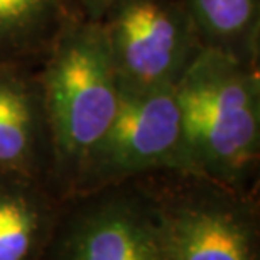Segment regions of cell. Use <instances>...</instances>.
<instances>
[{
  "label": "cell",
  "instance_id": "obj_5",
  "mask_svg": "<svg viewBox=\"0 0 260 260\" xmlns=\"http://www.w3.org/2000/svg\"><path fill=\"white\" fill-rule=\"evenodd\" d=\"M164 171L186 173L174 86H137L118 80L115 117L73 194Z\"/></svg>",
  "mask_w": 260,
  "mask_h": 260
},
{
  "label": "cell",
  "instance_id": "obj_8",
  "mask_svg": "<svg viewBox=\"0 0 260 260\" xmlns=\"http://www.w3.org/2000/svg\"><path fill=\"white\" fill-rule=\"evenodd\" d=\"M61 200L48 184L0 173V260H41Z\"/></svg>",
  "mask_w": 260,
  "mask_h": 260
},
{
  "label": "cell",
  "instance_id": "obj_3",
  "mask_svg": "<svg viewBox=\"0 0 260 260\" xmlns=\"http://www.w3.org/2000/svg\"><path fill=\"white\" fill-rule=\"evenodd\" d=\"M144 179L159 210L168 260H260L257 189H233L181 171Z\"/></svg>",
  "mask_w": 260,
  "mask_h": 260
},
{
  "label": "cell",
  "instance_id": "obj_6",
  "mask_svg": "<svg viewBox=\"0 0 260 260\" xmlns=\"http://www.w3.org/2000/svg\"><path fill=\"white\" fill-rule=\"evenodd\" d=\"M117 78L176 86L203 49L183 0H120L100 20Z\"/></svg>",
  "mask_w": 260,
  "mask_h": 260
},
{
  "label": "cell",
  "instance_id": "obj_1",
  "mask_svg": "<svg viewBox=\"0 0 260 260\" xmlns=\"http://www.w3.org/2000/svg\"><path fill=\"white\" fill-rule=\"evenodd\" d=\"M174 90L183 128L186 173L233 189H257L258 64L203 48Z\"/></svg>",
  "mask_w": 260,
  "mask_h": 260
},
{
  "label": "cell",
  "instance_id": "obj_4",
  "mask_svg": "<svg viewBox=\"0 0 260 260\" xmlns=\"http://www.w3.org/2000/svg\"><path fill=\"white\" fill-rule=\"evenodd\" d=\"M41 260H168L147 181L139 178L63 198Z\"/></svg>",
  "mask_w": 260,
  "mask_h": 260
},
{
  "label": "cell",
  "instance_id": "obj_10",
  "mask_svg": "<svg viewBox=\"0 0 260 260\" xmlns=\"http://www.w3.org/2000/svg\"><path fill=\"white\" fill-rule=\"evenodd\" d=\"M203 48L260 63V0H183Z\"/></svg>",
  "mask_w": 260,
  "mask_h": 260
},
{
  "label": "cell",
  "instance_id": "obj_7",
  "mask_svg": "<svg viewBox=\"0 0 260 260\" xmlns=\"http://www.w3.org/2000/svg\"><path fill=\"white\" fill-rule=\"evenodd\" d=\"M0 173L53 189V147L36 66L0 61Z\"/></svg>",
  "mask_w": 260,
  "mask_h": 260
},
{
  "label": "cell",
  "instance_id": "obj_9",
  "mask_svg": "<svg viewBox=\"0 0 260 260\" xmlns=\"http://www.w3.org/2000/svg\"><path fill=\"white\" fill-rule=\"evenodd\" d=\"M76 14V0H0V61L38 68Z\"/></svg>",
  "mask_w": 260,
  "mask_h": 260
},
{
  "label": "cell",
  "instance_id": "obj_2",
  "mask_svg": "<svg viewBox=\"0 0 260 260\" xmlns=\"http://www.w3.org/2000/svg\"><path fill=\"white\" fill-rule=\"evenodd\" d=\"M53 147L54 193H75L115 117L118 78L105 32L81 12L66 22L38 66Z\"/></svg>",
  "mask_w": 260,
  "mask_h": 260
},
{
  "label": "cell",
  "instance_id": "obj_11",
  "mask_svg": "<svg viewBox=\"0 0 260 260\" xmlns=\"http://www.w3.org/2000/svg\"><path fill=\"white\" fill-rule=\"evenodd\" d=\"M120 0H76L80 12L90 20H100L105 17L107 12Z\"/></svg>",
  "mask_w": 260,
  "mask_h": 260
}]
</instances>
